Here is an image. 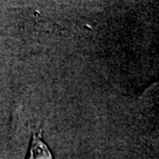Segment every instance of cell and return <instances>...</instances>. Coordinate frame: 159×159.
I'll use <instances>...</instances> for the list:
<instances>
[{"label": "cell", "mask_w": 159, "mask_h": 159, "mask_svg": "<svg viewBox=\"0 0 159 159\" xmlns=\"http://www.w3.org/2000/svg\"><path fill=\"white\" fill-rule=\"evenodd\" d=\"M27 159H53L51 151L42 140V131L34 132Z\"/></svg>", "instance_id": "obj_1"}]
</instances>
